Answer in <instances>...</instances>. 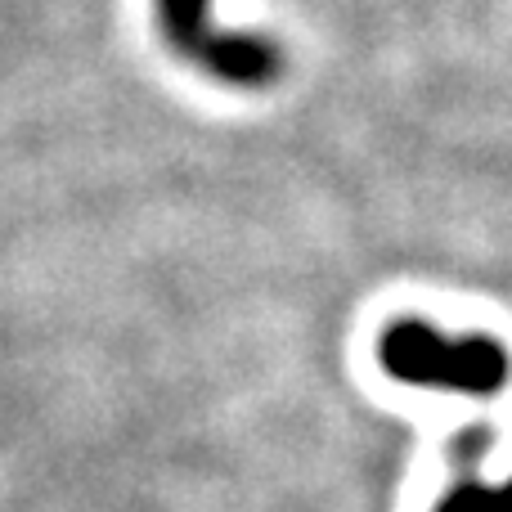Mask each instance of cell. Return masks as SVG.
Listing matches in <instances>:
<instances>
[{"label":"cell","mask_w":512,"mask_h":512,"mask_svg":"<svg viewBox=\"0 0 512 512\" xmlns=\"http://www.w3.org/2000/svg\"><path fill=\"white\" fill-rule=\"evenodd\" d=\"M378 360L396 382L459 396H495L512 373L495 337H445L423 319L391 324L378 342Z\"/></svg>","instance_id":"1"},{"label":"cell","mask_w":512,"mask_h":512,"mask_svg":"<svg viewBox=\"0 0 512 512\" xmlns=\"http://www.w3.org/2000/svg\"><path fill=\"white\" fill-rule=\"evenodd\" d=\"M432 512H512V481L486 486V481L477 477V468H468V463H463L459 486H454Z\"/></svg>","instance_id":"3"},{"label":"cell","mask_w":512,"mask_h":512,"mask_svg":"<svg viewBox=\"0 0 512 512\" xmlns=\"http://www.w3.org/2000/svg\"><path fill=\"white\" fill-rule=\"evenodd\" d=\"M158 27L180 59H189L225 86L261 90L283 72L279 45L261 32H234L216 23L212 0H158Z\"/></svg>","instance_id":"2"}]
</instances>
